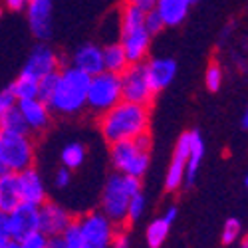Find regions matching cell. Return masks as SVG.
<instances>
[{
	"instance_id": "cell-31",
	"label": "cell",
	"mask_w": 248,
	"mask_h": 248,
	"mask_svg": "<svg viewBox=\"0 0 248 248\" xmlns=\"http://www.w3.org/2000/svg\"><path fill=\"white\" fill-rule=\"evenodd\" d=\"M18 242H20V248H48V236L42 231H36Z\"/></svg>"
},
{
	"instance_id": "cell-1",
	"label": "cell",
	"mask_w": 248,
	"mask_h": 248,
	"mask_svg": "<svg viewBox=\"0 0 248 248\" xmlns=\"http://www.w3.org/2000/svg\"><path fill=\"white\" fill-rule=\"evenodd\" d=\"M99 129L109 145L149 133V108L121 99L99 117Z\"/></svg>"
},
{
	"instance_id": "cell-13",
	"label": "cell",
	"mask_w": 248,
	"mask_h": 248,
	"mask_svg": "<svg viewBox=\"0 0 248 248\" xmlns=\"http://www.w3.org/2000/svg\"><path fill=\"white\" fill-rule=\"evenodd\" d=\"M38 217H40V231L46 236H60L72 224L74 217L60 206L58 202H42L38 206Z\"/></svg>"
},
{
	"instance_id": "cell-44",
	"label": "cell",
	"mask_w": 248,
	"mask_h": 248,
	"mask_svg": "<svg viewBox=\"0 0 248 248\" xmlns=\"http://www.w3.org/2000/svg\"><path fill=\"white\" fill-rule=\"evenodd\" d=\"M244 246L248 248V234H246V238H244Z\"/></svg>"
},
{
	"instance_id": "cell-9",
	"label": "cell",
	"mask_w": 248,
	"mask_h": 248,
	"mask_svg": "<svg viewBox=\"0 0 248 248\" xmlns=\"http://www.w3.org/2000/svg\"><path fill=\"white\" fill-rule=\"evenodd\" d=\"M119 79H121V97H123V101L139 103V106H145V108L151 106V101L155 99V92L149 84L145 62L129 64L119 74Z\"/></svg>"
},
{
	"instance_id": "cell-33",
	"label": "cell",
	"mask_w": 248,
	"mask_h": 248,
	"mask_svg": "<svg viewBox=\"0 0 248 248\" xmlns=\"http://www.w3.org/2000/svg\"><path fill=\"white\" fill-rule=\"evenodd\" d=\"M12 106H16V97L10 92V88H6L4 92H0V117L4 115L6 109H10Z\"/></svg>"
},
{
	"instance_id": "cell-32",
	"label": "cell",
	"mask_w": 248,
	"mask_h": 248,
	"mask_svg": "<svg viewBox=\"0 0 248 248\" xmlns=\"http://www.w3.org/2000/svg\"><path fill=\"white\" fill-rule=\"evenodd\" d=\"M145 28H147V32H149L151 36H155V34L163 32V28H165L163 18L159 16V12H157L155 8H153V10H149V12H145Z\"/></svg>"
},
{
	"instance_id": "cell-4",
	"label": "cell",
	"mask_w": 248,
	"mask_h": 248,
	"mask_svg": "<svg viewBox=\"0 0 248 248\" xmlns=\"http://www.w3.org/2000/svg\"><path fill=\"white\" fill-rule=\"evenodd\" d=\"M129 64L145 62L151 46V34L145 28V12L133 4L121 8V42Z\"/></svg>"
},
{
	"instance_id": "cell-15",
	"label": "cell",
	"mask_w": 248,
	"mask_h": 248,
	"mask_svg": "<svg viewBox=\"0 0 248 248\" xmlns=\"http://www.w3.org/2000/svg\"><path fill=\"white\" fill-rule=\"evenodd\" d=\"M16 108L22 113L26 125H28V131H44L50 125L52 111L48 108V103H44L40 97L20 99V101H16Z\"/></svg>"
},
{
	"instance_id": "cell-17",
	"label": "cell",
	"mask_w": 248,
	"mask_h": 248,
	"mask_svg": "<svg viewBox=\"0 0 248 248\" xmlns=\"http://www.w3.org/2000/svg\"><path fill=\"white\" fill-rule=\"evenodd\" d=\"M145 66H147L149 84H151L155 95L159 92H163L165 88H169L171 81L175 79L177 64H175L173 58H153V60L145 62Z\"/></svg>"
},
{
	"instance_id": "cell-47",
	"label": "cell",
	"mask_w": 248,
	"mask_h": 248,
	"mask_svg": "<svg viewBox=\"0 0 248 248\" xmlns=\"http://www.w3.org/2000/svg\"><path fill=\"white\" fill-rule=\"evenodd\" d=\"M0 16H2V6H0Z\"/></svg>"
},
{
	"instance_id": "cell-23",
	"label": "cell",
	"mask_w": 248,
	"mask_h": 248,
	"mask_svg": "<svg viewBox=\"0 0 248 248\" xmlns=\"http://www.w3.org/2000/svg\"><path fill=\"white\" fill-rule=\"evenodd\" d=\"M101 56H103V70L106 72L121 74L129 66V60L121 44H108L106 48H101Z\"/></svg>"
},
{
	"instance_id": "cell-5",
	"label": "cell",
	"mask_w": 248,
	"mask_h": 248,
	"mask_svg": "<svg viewBox=\"0 0 248 248\" xmlns=\"http://www.w3.org/2000/svg\"><path fill=\"white\" fill-rule=\"evenodd\" d=\"M141 191V179L115 173L108 179L101 193V213L115 226L127 222V206L135 193Z\"/></svg>"
},
{
	"instance_id": "cell-25",
	"label": "cell",
	"mask_w": 248,
	"mask_h": 248,
	"mask_svg": "<svg viewBox=\"0 0 248 248\" xmlns=\"http://www.w3.org/2000/svg\"><path fill=\"white\" fill-rule=\"evenodd\" d=\"M8 88H10V92L14 93L16 101L38 97V81L32 79V78H28V76H22V74H20Z\"/></svg>"
},
{
	"instance_id": "cell-16",
	"label": "cell",
	"mask_w": 248,
	"mask_h": 248,
	"mask_svg": "<svg viewBox=\"0 0 248 248\" xmlns=\"http://www.w3.org/2000/svg\"><path fill=\"white\" fill-rule=\"evenodd\" d=\"M18 175V189H20V201L28 202V204H36L40 206L42 202H46V185L42 181V177L38 175L36 169L28 167L24 171L16 173Z\"/></svg>"
},
{
	"instance_id": "cell-12",
	"label": "cell",
	"mask_w": 248,
	"mask_h": 248,
	"mask_svg": "<svg viewBox=\"0 0 248 248\" xmlns=\"http://www.w3.org/2000/svg\"><path fill=\"white\" fill-rule=\"evenodd\" d=\"M189 143H191V131H185L173 151L167 177H165V189L169 193L179 191L185 185V171H187V157H189Z\"/></svg>"
},
{
	"instance_id": "cell-11",
	"label": "cell",
	"mask_w": 248,
	"mask_h": 248,
	"mask_svg": "<svg viewBox=\"0 0 248 248\" xmlns=\"http://www.w3.org/2000/svg\"><path fill=\"white\" fill-rule=\"evenodd\" d=\"M60 72V60H58V54L46 46V44H40L32 50V54L28 56L26 64L22 68V76H28L36 81H40L42 78L50 76V74H56Z\"/></svg>"
},
{
	"instance_id": "cell-35",
	"label": "cell",
	"mask_w": 248,
	"mask_h": 248,
	"mask_svg": "<svg viewBox=\"0 0 248 248\" xmlns=\"http://www.w3.org/2000/svg\"><path fill=\"white\" fill-rule=\"evenodd\" d=\"M111 248H131V240L125 232H117L113 234V240H111Z\"/></svg>"
},
{
	"instance_id": "cell-22",
	"label": "cell",
	"mask_w": 248,
	"mask_h": 248,
	"mask_svg": "<svg viewBox=\"0 0 248 248\" xmlns=\"http://www.w3.org/2000/svg\"><path fill=\"white\" fill-rule=\"evenodd\" d=\"M20 201V189H18V175L16 173H2L0 175V211L12 213Z\"/></svg>"
},
{
	"instance_id": "cell-27",
	"label": "cell",
	"mask_w": 248,
	"mask_h": 248,
	"mask_svg": "<svg viewBox=\"0 0 248 248\" xmlns=\"http://www.w3.org/2000/svg\"><path fill=\"white\" fill-rule=\"evenodd\" d=\"M204 84H206V90L209 92H218L220 86H222V68L217 60L209 62L206 66V72H204Z\"/></svg>"
},
{
	"instance_id": "cell-42",
	"label": "cell",
	"mask_w": 248,
	"mask_h": 248,
	"mask_svg": "<svg viewBox=\"0 0 248 248\" xmlns=\"http://www.w3.org/2000/svg\"><path fill=\"white\" fill-rule=\"evenodd\" d=\"M6 248H20V242H18V240H8Z\"/></svg>"
},
{
	"instance_id": "cell-46",
	"label": "cell",
	"mask_w": 248,
	"mask_h": 248,
	"mask_svg": "<svg viewBox=\"0 0 248 248\" xmlns=\"http://www.w3.org/2000/svg\"><path fill=\"white\" fill-rule=\"evenodd\" d=\"M246 189H248V175H246Z\"/></svg>"
},
{
	"instance_id": "cell-3",
	"label": "cell",
	"mask_w": 248,
	"mask_h": 248,
	"mask_svg": "<svg viewBox=\"0 0 248 248\" xmlns=\"http://www.w3.org/2000/svg\"><path fill=\"white\" fill-rule=\"evenodd\" d=\"M90 78L92 76L79 72L74 66L60 70L54 95L48 101L50 111L60 113V115H74L84 109L86 99H88Z\"/></svg>"
},
{
	"instance_id": "cell-34",
	"label": "cell",
	"mask_w": 248,
	"mask_h": 248,
	"mask_svg": "<svg viewBox=\"0 0 248 248\" xmlns=\"http://www.w3.org/2000/svg\"><path fill=\"white\" fill-rule=\"evenodd\" d=\"M70 181H72V173H70V169H66V167H62V169L56 173V179H54V183H56L58 189L68 187Z\"/></svg>"
},
{
	"instance_id": "cell-29",
	"label": "cell",
	"mask_w": 248,
	"mask_h": 248,
	"mask_svg": "<svg viewBox=\"0 0 248 248\" xmlns=\"http://www.w3.org/2000/svg\"><path fill=\"white\" fill-rule=\"evenodd\" d=\"M145 206H147V199L145 195H143L141 191L135 193L129 201V206H127V222H135L143 217V213H145Z\"/></svg>"
},
{
	"instance_id": "cell-8",
	"label": "cell",
	"mask_w": 248,
	"mask_h": 248,
	"mask_svg": "<svg viewBox=\"0 0 248 248\" xmlns=\"http://www.w3.org/2000/svg\"><path fill=\"white\" fill-rule=\"evenodd\" d=\"M121 79L119 74L111 72H99L90 78V86H88V99H86V108H90L93 113L103 115L115 108L121 101Z\"/></svg>"
},
{
	"instance_id": "cell-2",
	"label": "cell",
	"mask_w": 248,
	"mask_h": 248,
	"mask_svg": "<svg viewBox=\"0 0 248 248\" xmlns=\"http://www.w3.org/2000/svg\"><path fill=\"white\" fill-rule=\"evenodd\" d=\"M113 234L115 224L103 213L93 211L74 218L62 238L68 248H111Z\"/></svg>"
},
{
	"instance_id": "cell-18",
	"label": "cell",
	"mask_w": 248,
	"mask_h": 248,
	"mask_svg": "<svg viewBox=\"0 0 248 248\" xmlns=\"http://www.w3.org/2000/svg\"><path fill=\"white\" fill-rule=\"evenodd\" d=\"M177 217H179V209H177L175 204H171V206H167V211H165L161 217H157V218L147 226L145 238H147L149 248H161V246H163V242L167 240L169 231H171L173 222L177 220Z\"/></svg>"
},
{
	"instance_id": "cell-7",
	"label": "cell",
	"mask_w": 248,
	"mask_h": 248,
	"mask_svg": "<svg viewBox=\"0 0 248 248\" xmlns=\"http://www.w3.org/2000/svg\"><path fill=\"white\" fill-rule=\"evenodd\" d=\"M34 143L28 133L0 131V163L6 173H20L32 167Z\"/></svg>"
},
{
	"instance_id": "cell-41",
	"label": "cell",
	"mask_w": 248,
	"mask_h": 248,
	"mask_svg": "<svg viewBox=\"0 0 248 248\" xmlns=\"http://www.w3.org/2000/svg\"><path fill=\"white\" fill-rule=\"evenodd\" d=\"M8 236H4V234H0V248H6V244H8Z\"/></svg>"
},
{
	"instance_id": "cell-48",
	"label": "cell",
	"mask_w": 248,
	"mask_h": 248,
	"mask_svg": "<svg viewBox=\"0 0 248 248\" xmlns=\"http://www.w3.org/2000/svg\"><path fill=\"white\" fill-rule=\"evenodd\" d=\"M238 248H246V246H244V244H242V246H238Z\"/></svg>"
},
{
	"instance_id": "cell-24",
	"label": "cell",
	"mask_w": 248,
	"mask_h": 248,
	"mask_svg": "<svg viewBox=\"0 0 248 248\" xmlns=\"http://www.w3.org/2000/svg\"><path fill=\"white\" fill-rule=\"evenodd\" d=\"M0 131H8V133H30L28 125L20 113V109L16 106H12L10 109L4 111V115L0 117Z\"/></svg>"
},
{
	"instance_id": "cell-26",
	"label": "cell",
	"mask_w": 248,
	"mask_h": 248,
	"mask_svg": "<svg viewBox=\"0 0 248 248\" xmlns=\"http://www.w3.org/2000/svg\"><path fill=\"white\" fill-rule=\"evenodd\" d=\"M62 165H64L66 169H78L84 165L86 161V147L81 145V143H68V145L62 149Z\"/></svg>"
},
{
	"instance_id": "cell-21",
	"label": "cell",
	"mask_w": 248,
	"mask_h": 248,
	"mask_svg": "<svg viewBox=\"0 0 248 248\" xmlns=\"http://www.w3.org/2000/svg\"><path fill=\"white\" fill-rule=\"evenodd\" d=\"M204 157V141L197 129L191 131V143H189V157H187V171H185V185L191 187L197 181V173L201 169V163Z\"/></svg>"
},
{
	"instance_id": "cell-28",
	"label": "cell",
	"mask_w": 248,
	"mask_h": 248,
	"mask_svg": "<svg viewBox=\"0 0 248 248\" xmlns=\"http://www.w3.org/2000/svg\"><path fill=\"white\" fill-rule=\"evenodd\" d=\"M242 234V224L238 218H229L222 226V234H220V240L224 246H231L234 244Z\"/></svg>"
},
{
	"instance_id": "cell-40",
	"label": "cell",
	"mask_w": 248,
	"mask_h": 248,
	"mask_svg": "<svg viewBox=\"0 0 248 248\" xmlns=\"http://www.w3.org/2000/svg\"><path fill=\"white\" fill-rule=\"evenodd\" d=\"M242 129H248V108H246V111L242 115Z\"/></svg>"
},
{
	"instance_id": "cell-30",
	"label": "cell",
	"mask_w": 248,
	"mask_h": 248,
	"mask_svg": "<svg viewBox=\"0 0 248 248\" xmlns=\"http://www.w3.org/2000/svg\"><path fill=\"white\" fill-rule=\"evenodd\" d=\"M58 74L60 72L50 74V76H46V78H42L38 81V97L42 99L44 103H48L50 97L54 95V90H56V84H58Z\"/></svg>"
},
{
	"instance_id": "cell-36",
	"label": "cell",
	"mask_w": 248,
	"mask_h": 248,
	"mask_svg": "<svg viewBox=\"0 0 248 248\" xmlns=\"http://www.w3.org/2000/svg\"><path fill=\"white\" fill-rule=\"evenodd\" d=\"M127 4H133V6L141 8L143 12H149V10H153V8H155L157 0H127Z\"/></svg>"
},
{
	"instance_id": "cell-19",
	"label": "cell",
	"mask_w": 248,
	"mask_h": 248,
	"mask_svg": "<svg viewBox=\"0 0 248 248\" xmlns=\"http://www.w3.org/2000/svg\"><path fill=\"white\" fill-rule=\"evenodd\" d=\"M72 66L88 76H95L103 72V56L97 44H84L79 46L72 56Z\"/></svg>"
},
{
	"instance_id": "cell-10",
	"label": "cell",
	"mask_w": 248,
	"mask_h": 248,
	"mask_svg": "<svg viewBox=\"0 0 248 248\" xmlns=\"http://www.w3.org/2000/svg\"><path fill=\"white\" fill-rule=\"evenodd\" d=\"M40 231V217L38 206L20 202L12 213H8V238L10 240H22L24 236Z\"/></svg>"
},
{
	"instance_id": "cell-38",
	"label": "cell",
	"mask_w": 248,
	"mask_h": 248,
	"mask_svg": "<svg viewBox=\"0 0 248 248\" xmlns=\"http://www.w3.org/2000/svg\"><path fill=\"white\" fill-rule=\"evenodd\" d=\"M48 248H68V246L60 234V236H48Z\"/></svg>"
},
{
	"instance_id": "cell-43",
	"label": "cell",
	"mask_w": 248,
	"mask_h": 248,
	"mask_svg": "<svg viewBox=\"0 0 248 248\" xmlns=\"http://www.w3.org/2000/svg\"><path fill=\"white\" fill-rule=\"evenodd\" d=\"M2 173H6V171H4V167H2V163H0V175H2Z\"/></svg>"
},
{
	"instance_id": "cell-39",
	"label": "cell",
	"mask_w": 248,
	"mask_h": 248,
	"mask_svg": "<svg viewBox=\"0 0 248 248\" xmlns=\"http://www.w3.org/2000/svg\"><path fill=\"white\" fill-rule=\"evenodd\" d=\"M0 234L8 236V215L0 211Z\"/></svg>"
},
{
	"instance_id": "cell-37",
	"label": "cell",
	"mask_w": 248,
	"mask_h": 248,
	"mask_svg": "<svg viewBox=\"0 0 248 248\" xmlns=\"http://www.w3.org/2000/svg\"><path fill=\"white\" fill-rule=\"evenodd\" d=\"M28 4V0H6V6L14 12H20V10H24Z\"/></svg>"
},
{
	"instance_id": "cell-14",
	"label": "cell",
	"mask_w": 248,
	"mask_h": 248,
	"mask_svg": "<svg viewBox=\"0 0 248 248\" xmlns=\"http://www.w3.org/2000/svg\"><path fill=\"white\" fill-rule=\"evenodd\" d=\"M52 12H54L52 0H28L26 4L28 26L38 40L52 38Z\"/></svg>"
},
{
	"instance_id": "cell-45",
	"label": "cell",
	"mask_w": 248,
	"mask_h": 248,
	"mask_svg": "<svg viewBox=\"0 0 248 248\" xmlns=\"http://www.w3.org/2000/svg\"><path fill=\"white\" fill-rule=\"evenodd\" d=\"M189 2H191V4H195V2H199V0H189Z\"/></svg>"
},
{
	"instance_id": "cell-20",
	"label": "cell",
	"mask_w": 248,
	"mask_h": 248,
	"mask_svg": "<svg viewBox=\"0 0 248 248\" xmlns=\"http://www.w3.org/2000/svg\"><path fill=\"white\" fill-rule=\"evenodd\" d=\"M189 0H157L155 10L163 18L165 26H179L189 14Z\"/></svg>"
},
{
	"instance_id": "cell-6",
	"label": "cell",
	"mask_w": 248,
	"mask_h": 248,
	"mask_svg": "<svg viewBox=\"0 0 248 248\" xmlns=\"http://www.w3.org/2000/svg\"><path fill=\"white\" fill-rule=\"evenodd\" d=\"M109 159L117 173L141 179L149 169L151 159V135L143 133L135 139L113 143L109 149Z\"/></svg>"
}]
</instances>
